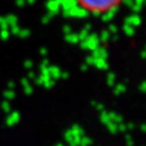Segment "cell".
<instances>
[{
    "label": "cell",
    "mask_w": 146,
    "mask_h": 146,
    "mask_svg": "<svg viewBox=\"0 0 146 146\" xmlns=\"http://www.w3.org/2000/svg\"><path fill=\"white\" fill-rule=\"evenodd\" d=\"M80 8L90 13L104 14L116 10L123 0H76Z\"/></svg>",
    "instance_id": "1"
}]
</instances>
